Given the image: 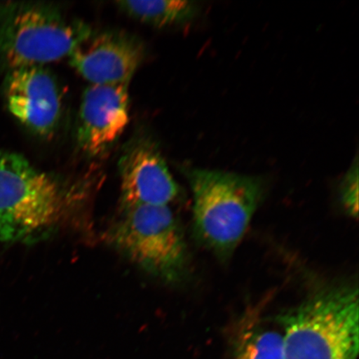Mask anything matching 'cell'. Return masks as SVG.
<instances>
[{
	"mask_svg": "<svg viewBox=\"0 0 359 359\" xmlns=\"http://www.w3.org/2000/svg\"><path fill=\"white\" fill-rule=\"evenodd\" d=\"M358 309V289L337 286L278 316L284 359H357Z\"/></svg>",
	"mask_w": 359,
	"mask_h": 359,
	"instance_id": "6da1fadb",
	"label": "cell"
},
{
	"mask_svg": "<svg viewBox=\"0 0 359 359\" xmlns=\"http://www.w3.org/2000/svg\"><path fill=\"white\" fill-rule=\"evenodd\" d=\"M188 179L197 239L218 257H231L263 198L262 180L208 169H192Z\"/></svg>",
	"mask_w": 359,
	"mask_h": 359,
	"instance_id": "7a4b0ae2",
	"label": "cell"
},
{
	"mask_svg": "<svg viewBox=\"0 0 359 359\" xmlns=\"http://www.w3.org/2000/svg\"><path fill=\"white\" fill-rule=\"evenodd\" d=\"M92 31L53 4H0V67L10 73L69 57Z\"/></svg>",
	"mask_w": 359,
	"mask_h": 359,
	"instance_id": "3957f363",
	"label": "cell"
},
{
	"mask_svg": "<svg viewBox=\"0 0 359 359\" xmlns=\"http://www.w3.org/2000/svg\"><path fill=\"white\" fill-rule=\"evenodd\" d=\"M62 193L55 180L22 155L0 151V241L33 243L60 218Z\"/></svg>",
	"mask_w": 359,
	"mask_h": 359,
	"instance_id": "277c9868",
	"label": "cell"
},
{
	"mask_svg": "<svg viewBox=\"0 0 359 359\" xmlns=\"http://www.w3.org/2000/svg\"><path fill=\"white\" fill-rule=\"evenodd\" d=\"M111 239L135 264L161 279L177 280L185 271V241L168 205L123 206Z\"/></svg>",
	"mask_w": 359,
	"mask_h": 359,
	"instance_id": "5b68a950",
	"label": "cell"
},
{
	"mask_svg": "<svg viewBox=\"0 0 359 359\" xmlns=\"http://www.w3.org/2000/svg\"><path fill=\"white\" fill-rule=\"evenodd\" d=\"M144 56V46L133 35L92 31L69 58L70 65L90 85H116L128 84Z\"/></svg>",
	"mask_w": 359,
	"mask_h": 359,
	"instance_id": "8992f818",
	"label": "cell"
},
{
	"mask_svg": "<svg viewBox=\"0 0 359 359\" xmlns=\"http://www.w3.org/2000/svg\"><path fill=\"white\" fill-rule=\"evenodd\" d=\"M6 97L8 110L31 132L42 137L55 133L62 114V93L55 76L46 67L10 72Z\"/></svg>",
	"mask_w": 359,
	"mask_h": 359,
	"instance_id": "52a82bcc",
	"label": "cell"
},
{
	"mask_svg": "<svg viewBox=\"0 0 359 359\" xmlns=\"http://www.w3.org/2000/svg\"><path fill=\"white\" fill-rule=\"evenodd\" d=\"M129 123L128 84L90 85L81 101L77 140L83 154L105 155Z\"/></svg>",
	"mask_w": 359,
	"mask_h": 359,
	"instance_id": "ba28073f",
	"label": "cell"
},
{
	"mask_svg": "<svg viewBox=\"0 0 359 359\" xmlns=\"http://www.w3.org/2000/svg\"><path fill=\"white\" fill-rule=\"evenodd\" d=\"M123 206L168 205L178 186L158 148L149 139L133 141L119 161Z\"/></svg>",
	"mask_w": 359,
	"mask_h": 359,
	"instance_id": "9c48e42d",
	"label": "cell"
},
{
	"mask_svg": "<svg viewBox=\"0 0 359 359\" xmlns=\"http://www.w3.org/2000/svg\"><path fill=\"white\" fill-rule=\"evenodd\" d=\"M255 311L242 318L231 359H284V339L276 330L259 324Z\"/></svg>",
	"mask_w": 359,
	"mask_h": 359,
	"instance_id": "30bf717a",
	"label": "cell"
},
{
	"mask_svg": "<svg viewBox=\"0 0 359 359\" xmlns=\"http://www.w3.org/2000/svg\"><path fill=\"white\" fill-rule=\"evenodd\" d=\"M116 4L126 15L157 28L186 24L194 19L199 11L196 2L182 0L118 1Z\"/></svg>",
	"mask_w": 359,
	"mask_h": 359,
	"instance_id": "8fae6325",
	"label": "cell"
},
{
	"mask_svg": "<svg viewBox=\"0 0 359 359\" xmlns=\"http://www.w3.org/2000/svg\"><path fill=\"white\" fill-rule=\"evenodd\" d=\"M358 159L354 161L348 170L341 186V200L347 212L357 217L358 210Z\"/></svg>",
	"mask_w": 359,
	"mask_h": 359,
	"instance_id": "7c38bea8",
	"label": "cell"
}]
</instances>
